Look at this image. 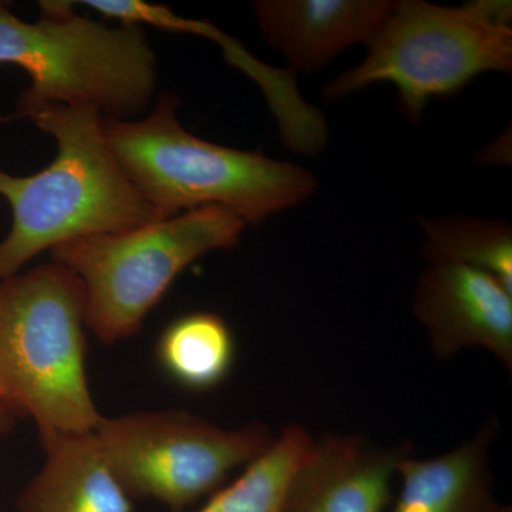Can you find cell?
Segmentation results:
<instances>
[{"label": "cell", "instance_id": "2", "mask_svg": "<svg viewBox=\"0 0 512 512\" xmlns=\"http://www.w3.org/2000/svg\"><path fill=\"white\" fill-rule=\"evenodd\" d=\"M178 104L165 94L146 119L103 117L111 153L163 220L221 207L259 224L315 194L318 181L301 165L192 136L177 119Z\"/></svg>", "mask_w": 512, "mask_h": 512}, {"label": "cell", "instance_id": "3", "mask_svg": "<svg viewBox=\"0 0 512 512\" xmlns=\"http://www.w3.org/2000/svg\"><path fill=\"white\" fill-rule=\"evenodd\" d=\"M86 295L50 262L0 284L3 399L47 434L92 433L103 420L86 373Z\"/></svg>", "mask_w": 512, "mask_h": 512}, {"label": "cell", "instance_id": "7", "mask_svg": "<svg viewBox=\"0 0 512 512\" xmlns=\"http://www.w3.org/2000/svg\"><path fill=\"white\" fill-rule=\"evenodd\" d=\"M101 451L128 497L183 512L262 456L275 437L264 424L225 429L184 410L103 417Z\"/></svg>", "mask_w": 512, "mask_h": 512}, {"label": "cell", "instance_id": "12", "mask_svg": "<svg viewBox=\"0 0 512 512\" xmlns=\"http://www.w3.org/2000/svg\"><path fill=\"white\" fill-rule=\"evenodd\" d=\"M46 460L20 494L19 512H136L96 433L40 437Z\"/></svg>", "mask_w": 512, "mask_h": 512}, {"label": "cell", "instance_id": "13", "mask_svg": "<svg viewBox=\"0 0 512 512\" xmlns=\"http://www.w3.org/2000/svg\"><path fill=\"white\" fill-rule=\"evenodd\" d=\"M488 420L473 439L443 456L417 460L412 454L397 467L402 480L390 512H495L488 454L497 433Z\"/></svg>", "mask_w": 512, "mask_h": 512}, {"label": "cell", "instance_id": "5", "mask_svg": "<svg viewBox=\"0 0 512 512\" xmlns=\"http://www.w3.org/2000/svg\"><path fill=\"white\" fill-rule=\"evenodd\" d=\"M40 9L39 22L28 23L0 5V64L22 67L32 79L18 110L64 104L130 120L147 109L157 63L143 28H107L76 15L69 2H40Z\"/></svg>", "mask_w": 512, "mask_h": 512}, {"label": "cell", "instance_id": "9", "mask_svg": "<svg viewBox=\"0 0 512 512\" xmlns=\"http://www.w3.org/2000/svg\"><path fill=\"white\" fill-rule=\"evenodd\" d=\"M406 444L373 446L359 434L313 440L286 485L282 512H384Z\"/></svg>", "mask_w": 512, "mask_h": 512}, {"label": "cell", "instance_id": "17", "mask_svg": "<svg viewBox=\"0 0 512 512\" xmlns=\"http://www.w3.org/2000/svg\"><path fill=\"white\" fill-rule=\"evenodd\" d=\"M16 410L6 403L5 400L0 399V436L9 429L12 424L13 416H15Z\"/></svg>", "mask_w": 512, "mask_h": 512}, {"label": "cell", "instance_id": "10", "mask_svg": "<svg viewBox=\"0 0 512 512\" xmlns=\"http://www.w3.org/2000/svg\"><path fill=\"white\" fill-rule=\"evenodd\" d=\"M396 0H258V28L291 72L316 73L350 46L369 45Z\"/></svg>", "mask_w": 512, "mask_h": 512}, {"label": "cell", "instance_id": "18", "mask_svg": "<svg viewBox=\"0 0 512 512\" xmlns=\"http://www.w3.org/2000/svg\"><path fill=\"white\" fill-rule=\"evenodd\" d=\"M495 512H511L510 508L504 507V505H501L500 508H498Z\"/></svg>", "mask_w": 512, "mask_h": 512}, {"label": "cell", "instance_id": "1", "mask_svg": "<svg viewBox=\"0 0 512 512\" xmlns=\"http://www.w3.org/2000/svg\"><path fill=\"white\" fill-rule=\"evenodd\" d=\"M16 117L55 138L57 154L45 170L28 177L0 170V195L13 214L12 229L0 244V281L72 239L163 220L111 153L99 111L50 103L18 110Z\"/></svg>", "mask_w": 512, "mask_h": 512}, {"label": "cell", "instance_id": "19", "mask_svg": "<svg viewBox=\"0 0 512 512\" xmlns=\"http://www.w3.org/2000/svg\"><path fill=\"white\" fill-rule=\"evenodd\" d=\"M0 399L5 400L3 399L2 387H0Z\"/></svg>", "mask_w": 512, "mask_h": 512}, {"label": "cell", "instance_id": "8", "mask_svg": "<svg viewBox=\"0 0 512 512\" xmlns=\"http://www.w3.org/2000/svg\"><path fill=\"white\" fill-rule=\"evenodd\" d=\"M413 311L437 359L481 348L512 369V292L495 276L471 266L430 262L417 281Z\"/></svg>", "mask_w": 512, "mask_h": 512}, {"label": "cell", "instance_id": "16", "mask_svg": "<svg viewBox=\"0 0 512 512\" xmlns=\"http://www.w3.org/2000/svg\"><path fill=\"white\" fill-rule=\"evenodd\" d=\"M312 443L303 427H285L262 456L197 512H282L289 477Z\"/></svg>", "mask_w": 512, "mask_h": 512}, {"label": "cell", "instance_id": "6", "mask_svg": "<svg viewBox=\"0 0 512 512\" xmlns=\"http://www.w3.org/2000/svg\"><path fill=\"white\" fill-rule=\"evenodd\" d=\"M245 224L205 207L117 234L72 239L50 249L53 262L79 276L86 325L106 345L137 335L178 275L202 255L237 247Z\"/></svg>", "mask_w": 512, "mask_h": 512}, {"label": "cell", "instance_id": "15", "mask_svg": "<svg viewBox=\"0 0 512 512\" xmlns=\"http://www.w3.org/2000/svg\"><path fill=\"white\" fill-rule=\"evenodd\" d=\"M423 255L430 262L481 269L512 292V228L474 217L421 220Z\"/></svg>", "mask_w": 512, "mask_h": 512}, {"label": "cell", "instance_id": "14", "mask_svg": "<svg viewBox=\"0 0 512 512\" xmlns=\"http://www.w3.org/2000/svg\"><path fill=\"white\" fill-rule=\"evenodd\" d=\"M164 372L185 389H214L231 372L235 342L221 316L195 312L175 320L164 330L157 345Z\"/></svg>", "mask_w": 512, "mask_h": 512}, {"label": "cell", "instance_id": "11", "mask_svg": "<svg viewBox=\"0 0 512 512\" xmlns=\"http://www.w3.org/2000/svg\"><path fill=\"white\" fill-rule=\"evenodd\" d=\"M120 19L127 25L151 26L165 32L204 36L217 43L232 66L238 67L264 90L274 110L286 147L303 156H315L328 143V126L322 114L306 103L296 89L295 79L285 70L274 69L259 62L241 43L205 20H192L175 15L161 5L144 0L121 3Z\"/></svg>", "mask_w": 512, "mask_h": 512}, {"label": "cell", "instance_id": "4", "mask_svg": "<svg viewBox=\"0 0 512 512\" xmlns=\"http://www.w3.org/2000/svg\"><path fill=\"white\" fill-rule=\"evenodd\" d=\"M511 18V2L396 0L363 62L330 80L323 96L340 100L392 83L407 119L420 123L431 100L453 96L480 74L511 72Z\"/></svg>", "mask_w": 512, "mask_h": 512}]
</instances>
